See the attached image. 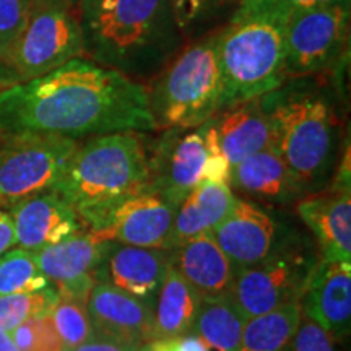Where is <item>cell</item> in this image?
I'll return each instance as SVG.
<instances>
[{
  "instance_id": "obj_1",
  "label": "cell",
  "mask_w": 351,
  "mask_h": 351,
  "mask_svg": "<svg viewBox=\"0 0 351 351\" xmlns=\"http://www.w3.org/2000/svg\"><path fill=\"white\" fill-rule=\"evenodd\" d=\"M0 130L80 140L156 129L143 83L75 57L46 75L0 90Z\"/></svg>"
},
{
  "instance_id": "obj_2",
  "label": "cell",
  "mask_w": 351,
  "mask_h": 351,
  "mask_svg": "<svg viewBox=\"0 0 351 351\" xmlns=\"http://www.w3.org/2000/svg\"><path fill=\"white\" fill-rule=\"evenodd\" d=\"M75 12L83 57L143 85L182 43L169 0H80Z\"/></svg>"
},
{
  "instance_id": "obj_3",
  "label": "cell",
  "mask_w": 351,
  "mask_h": 351,
  "mask_svg": "<svg viewBox=\"0 0 351 351\" xmlns=\"http://www.w3.org/2000/svg\"><path fill=\"white\" fill-rule=\"evenodd\" d=\"M270 122V148L283 160L301 195L327 186L339 145V116L330 91L306 78L288 80L262 96Z\"/></svg>"
},
{
  "instance_id": "obj_4",
  "label": "cell",
  "mask_w": 351,
  "mask_h": 351,
  "mask_svg": "<svg viewBox=\"0 0 351 351\" xmlns=\"http://www.w3.org/2000/svg\"><path fill=\"white\" fill-rule=\"evenodd\" d=\"M288 16L280 8L239 0L230 23L219 29V112L262 98L288 82Z\"/></svg>"
},
{
  "instance_id": "obj_5",
  "label": "cell",
  "mask_w": 351,
  "mask_h": 351,
  "mask_svg": "<svg viewBox=\"0 0 351 351\" xmlns=\"http://www.w3.org/2000/svg\"><path fill=\"white\" fill-rule=\"evenodd\" d=\"M52 191L75 210L82 228L90 230L116 204L150 191L148 138L135 130L88 137L78 143Z\"/></svg>"
},
{
  "instance_id": "obj_6",
  "label": "cell",
  "mask_w": 351,
  "mask_h": 351,
  "mask_svg": "<svg viewBox=\"0 0 351 351\" xmlns=\"http://www.w3.org/2000/svg\"><path fill=\"white\" fill-rule=\"evenodd\" d=\"M219 29L176 54L147 85L156 130L197 129L219 112Z\"/></svg>"
},
{
  "instance_id": "obj_7",
  "label": "cell",
  "mask_w": 351,
  "mask_h": 351,
  "mask_svg": "<svg viewBox=\"0 0 351 351\" xmlns=\"http://www.w3.org/2000/svg\"><path fill=\"white\" fill-rule=\"evenodd\" d=\"M75 57H83L75 5L36 0L23 29L0 57V90L46 75Z\"/></svg>"
},
{
  "instance_id": "obj_8",
  "label": "cell",
  "mask_w": 351,
  "mask_h": 351,
  "mask_svg": "<svg viewBox=\"0 0 351 351\" xmlns=\"http://www.w3.org/2000/svg\"><path fill=\"white\" fill-rule=\"evenodd\" d=\"M313 247L307 239L285 232L263 261L236 271L230 296L245 320L301 301L320 261Z\"/></svg>"
},
{
  "instance_id": "obj_9",
  "label": "cell",
  "mask_w": 351,
  "mask_h": 351,
  "mask_svg": "<svg viewBox=\"0 0 351 351\" xmlns=\"http://www.w3.org/2000/svg\"><path fill=\"white\" fill-rule=\"evenodd\" d=\"M78 140L29 130H0V204L52 191L77 150Z\"/></svg>"
},
{
  "instance_id": "obj_10",
  "label": "cell",
  "mask_w": 351,
  "mask_h": 351,
  "mask_svg": "<svg viewBox=\"0 0 351 351\" xmlns=\"http://www.w3.org/2000/svg\"><path fill=\"white\" fill-rule=\"evenodd\" d=\"M350 36V0L298 8L287 21L288 80L326 75L343 59Z\"/></svg>"
},
{
  "instance_id": "obj_11",
  "label": "cell",
  "mask_w": 351,
  "mask_h": 351,
  "mask_svg": "<svg viewBox=\"0 0 351 351\" xmlns=\"http://www.w3.org/2000/svg\"><path fill=\"white\" fill-rule=\"evenodd\" d=\"M207 161L204 132L197 129H165L148 143V184L171 204L181 202L204 181Z\"/></svg>"
},
{
  "instance_id": "obj_12",
  "label": "cell",
  "mask_w": 351,
  "mask_h": 351,
  "mask_svg": "<svg viewBox=\"0 0 351 351\" xmlns=\"http://www.w3.org/2000/svg\"><path fill=\"white\" fill-rule=\"evenodd\" d=\"M176 212L178 207L156 192H140L109 208L88 231L103 241L137 247L174 249Z\"/></svg>"
},
{
  "instance_id": "obj_13",
  "label": "cell",
  "mask_w": 351,
  "mask_h": 351,
  "mask_svg": "<svg viewBox=\"0 0 351 351\" xmlns=\"http://www.w3.org/2000/svg\"><path fill=\"white\" fill-rule=\"evenodd\" d=\"M169 267L171 249L137 247L104 241L96 282L111 285L155 306Z\"/></svg>"
},
{
  "instance_id": "obj_14",
  "label": "cell",
  "mask_w": 351,
  "mask_h": 351,
  "mask_svg": "<svg viewBox=\"0 0 351 351\" xmlns=\"http://www.w3.org/2000/svg\"><path fill=\"white\" fill-rule=\"evenodd\" d=\"M104 241L95 232L78 230L62 243L34 251L39 270L49 278L57 293L85 301L96 283V269Z\"/></svg>"
},
{
  "instance_id": "obj_15",
  "label": "cell",
  "mask_w": 351,
  "mask_h": 351,
  "mask_svg": "<svg viewBox=\"0 0 351 351\" xmlns=\"http://www.w3.org/2000/svg\"><path fill=\"white\" fill-rule=\"evenodd\" d=\"M225 256L236 271L263 261L282 241L276 221L265 210L247 200H236L234 207L217 228L212 230Z\"/></svg>"
},
{
  "instance_id": "obj_16",
  "label": "cell",
  "mask_w": 351,
  "mask_h": 351,
  "mask_svg": "<svg viewBox=\"0 0 351 351\" xmlns=\"http://www.w3.org/2000/svg\"><path fill=\"white\" fill-rule=\"evenodd\" d=\"M93 332L142 346L153 340L155 306L106 283H96L86 300Z\"/></svg>"
},
{
  "instance_id": "obj_17",
  "label": "cell",
  "mask_w": 351,
  "mask_h": 351,
  "mask_svg": "<svg viewBox=\"0 0 351 351\" xmlns=\"http://www.w3.org/2000/svg\"><path fill=\"white\" fill-rule=\"evenodd\" d=\"M300 304L302 315L314 320L333 340L348 337L351 328V262L320 257Z\"/></svg>"
},
{
  "instance_id": "obj_18",
  "label": "cell",
  "mask_w": 351,
  "mask_h": 351,
  "mask_svg": "<svg viewBox=\"0 0 351 351\" xmlns=\"http://www.w3.org/2000/svg\"><path fill=\"white\" fill-rule=\"evenodd\" d=\"M8 212L15 228L16 245L32 252L62 243L82 230L75 210L54 191L15 202Z\"/></svg>"
},
{
  "instance_id": "obj_19",
  "label": "cell",
  "mask_w": 351,
  "mask_h": 351,
  "mask_svg": "<svg viewBox=\"0 0 351 351\" xmlns=\"http://www.w3.org/2000/svg\"><path fill=\"white\" fill-rule=\"evenodd\" d=\"M296 213L317 239L320 257L351 262V191L327 189L309 194L296 204Z\"/></svg>"
},
{
  "instance_id": "obj_20",
  "label": "cell",
  "mask_w": 351,
  "mask_h": 351,
  "mask_svg": "<svg viewBox=\"0 0 351 351\" xmlns=\"http://www.w3.org/2000/svg\"><path fill=\"white\" fill-rule=\"evenodd\" d=\"M171 265L200 298L230 295L234 269L213 239L212 231L202 232L171 249Z\"/></svg>"
},
{
  "instance_id": "obj_21",
  "label": "cell",
  "mask_w": 351,
  "mask_h": 351,
  "mask_svg": "<svg viewBox=\"0 0 351 351\" xmlns=\"http://www.w3.org/2000/svg\"><path fill=\"white\" fill-rule=\"evenodd\" d=\"M218 142L231 169L254 153L270 147V122L261 98L218 112Z\"/></svg>"
},
{
  "instance_id": "obj_22",
  "label": "cell",
  "mask_w": 351,
  "mask_h": 351,
  "mask_svg": "<svg viewBox=\"0 0 351 351\" xmlns=\"http://www.w3.org/2000/svg\"><path fill=\"white\" fill-rule=\"evenodd\" d=\"M230 187L269 204H289L301 195L283 160L267 147L231 169Z\"/></svg>"
},
{
  "instance_id": "obj_23",
  "label": "cell",
  "mask_w": 351,
  "mask_h": 351,
  "mask_svg": "<svg viewBox=\"0 0 351 351\" xmlns=\"http://www.w3.org/2000/svg\"><path fill=\"white\" fill-rule=\"evenodd\" d=\"M238 197L228 184L202 181L178 207L173 228L176 245L210 232L228 217Z\"/></svg>"
},
{
  "instance_id": "obj_24",
  "label": "cell",
  "mask_w": 351,
  "mask_h": 351,
  "mask_svg": "<svg viewBox=\"0 0 351 351\" xmlns=\"http://www.w3.org/2000/svg\"><path fill=\"white\" fill-rule=\"evenodd\" d=\"M202 298L173 265L155 301L153 340H173L194 328Z\"/></svg>"
},
{
  "instance_id": "obj_25",
  "label": "cell",
  "mask_w": 351,
  "mask_h": 351,
  "mask_svg": "<svg viewBox=\"0 0 351 351\" xmlns=\"http://www.w3.org/2000/svg\"><path fill=\"white\" fill-rule=\"evenodd\" d=\"M245 317L230 295L202 298L194 328L208 351H238Z\"/></svg>"
},
{
  "instance_id": "obj_26",
  "label": "cell",
  "mask_w": 351,
  "mask_h": 351,
  "mask_svg": "<svg viewBox=\"0 0 351 351\" xmlns=\"http://www.w3.org/2000/svg\"><path fill=\"white\" fill-rule=\"evenodd\" d=\"M301 304L283 306L245 320L238 351H291L301 320Z\"/></svg>"
},
{
  "instance_id": "obj_27",
  "label": "cell",
  "mask_w": 351,
  "mask_h": 351,
  "mask_svg": "<svg viewBox=\"0 0 351 351\" xmlns=\"http://www.w3.org/2000/svg\"><path fill=\"white\" fill-rule=\"evenodd\" d=\"M51 285L49 278L39 270L34 252L20 247L0 256V296L41 291Z\"/></svg>"
},
{
  "instance_id": "obj_28",
  "label": "cell",
  "mask_w": 351,
  "mask_h": 351,
  "mask_svg": "<svg viewBox=\"0 0 351 351\" xmlns=\"http://www.w3.org/2000/svg\"><path fill=\"white\" fill-rule=\"evenodd\" d=\"M49 314L67 351L75 350L93 335V326L85 301L59 295Z\"/></svg>"
},
{
  "instance_id": "obj_29",
  "label": "cell",
  "mask_w": 351,
  "mask_h": 351,
  "mask_svg": "<svg viewBox=\"0 0 351 351\" xmlns=\"http://www.w3.org/2000/svg\"><path fill=\"white\" fill-rule=\"evenodd\" d=\"M59 293L54 285L34 293H16L0 296V330L10 333L25 320L47 314L56 304Z\"/></svg>"
},
{
  "instance_id": "obj_30",
  "label": "cell",
  "mask_w": 351,
  "mask_h": 351,
  "mask_svg": "<svg viewBox=\"0 0 351 351\" xmlns=\"http://www.w3.org/2000/svg\"><path fill=\"white\" fill-rule=\"evenodd\" d=\"M239 0H169L171 10L182 38L202 32L221 12Z\"/></svg>"
},
{
  "instance_id": "obj_31",
  "label": "cell",
  "mask_w": 351,
  "mask_h": 351,
  "mask_svg": "<svg viewBox=\"0 0 351 351\" xmlns=\"http://www.w3.org/2000/svg\"><path fill=\"white\" fill-rule=\"evenodd\" d=\"M19 351H67L60 340L51 314H39L25 320L10 332Z\"/></svg>"
},
{
  "instance_id": "obj_32",
  "label": "cell",
  "mask_w": 351,
  "mask_h": 351,
  "mask_svg": "<svg viewBox=\"0 0 351 351\" xmlns=\"http://www.w3.org/2000/svg\"><path fill=\"white\" fill-rule=\"evenodd\" d=\"M36 0H0V57L15 41Z\"/></svg>"
},
{
  "instance_id": "obj_33",
  "label": "cell",
  "mask_w": 351,
  "mask_h": 351,
  "mask_svg": "<svg viewBox=\"0 0 351 351\" xmlns=\"http://www.w3.org/2000/svg\"><path fill=\"white\" fill-rule=\"evenodd\" d=\"M291 351H337V348L332 337L322 327L306 315H301Z\"/></svg>"
},
{
  "instance_id": "obj_34",
  "label": "cell",
  "mask_w": 351,
  "mask_h": 351,
  "mask_svg": "<svg viewBox=\"0 0 351 351\" xmlns=\"http://www.w3.org/2000/svg\"><path fill=\"white\" fill-rule=\"evenodd\" d=\"M148 348L150 351H208L207 345L195 332H189L173 340H152L148 341Z\"/></svg>"
},
{
  "instance_id": "obj_35",
  "label": "cell",
  "mask_w": 351,
  "mask_h": 351,
  "mask_svg": "<svg viewBox=\"0 0 351 351\" xmlns=\"http://www.w3.org/2000/svg\"><path fill=\"white\" fill-rule=\"evenodd\" d=\"M138 348L140 346H134L124 343V341L108 339V337H103L99 335V333L93 332V335H91L85 343L77 346V348L72 351H138Z\"/></svg>"
},
{
  "instance_id": "obj_36",
  "label": "cell",
  "mask_w": 351,
  "mask_h": 351,
  "mask_svg": "<svg viewBox=\"0 0 351 351\" xmlns=\"http://www.w3.org/2000/svg\"><path fill=\"white\" fill-rule=\"evenodd\" d=\"M13 245H16V238L12 215L7 207L0 204V256L10 251Z\"/></svg>"
},
{
  "instance_id": "obj_37",
  "label": "cell",
  "mask_w": 351,
  "mask_h": 351,
  "mask_svg": "<svg viewBox=\"0 0 351 351\" xmlns=\"http://www.w3.org/2000/svg\"><path fill=\"white\" fill-rule=\"evenodd\" d=\"M245 2L261 3V5H267V7H275V8H280V10L291 13L293 10H298V8L324 5V3H332V2H337V0H245Z\"/></svg>"
},
{
  "instance_id": "obj_38",
  "label": "cell",
  "mask_w": 351,
  "mask_h": 351,
  "mask_svg": "<svg viewBox=\"0 0 351 351\" xmlns=\"http://www.w3.org/2000/svg\"><path fill=\"white\" fill-rule=\"evenodd\" d=\"M0 351H19L8 332L0 330Z\"/></svg>"
},
{
  "instance_id": "obj_39",
  "label": "cell",
  "mask_w": 351,
  "mask_h": 351,
  "mask_svg": "<svg viewBox=\"0 0 351 351\" xmlns=\"http://www.w3.org/2000/svg\"><path fill=\"white\" fill-rule=\"evenodd\" d=\"M138 351H150V348H148V343H145V345L140 346Z\"/></svg>"
},
{
  "instance_id": "obj_40",
  "label": "cell",
  "mask_w": 351,
  "mask_h": 351,
  "mask_svg": "<svg viewBox=\"0 0 351 351\" xmlns=\"http://www.w3.org/2000/svg\"><path fill=\"white\" fill-rule=\"evenodd\" d=\"M69 2H70V3H73V5H75V3L80 2V0H69Z\"/></svg>"
}]
</instances>
